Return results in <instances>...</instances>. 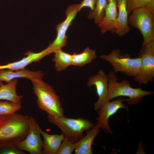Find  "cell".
I'll return each mask as SVG.
<instances>
[{
    "label": "cell",
    "instance_id": "obj_1",
    "mask_svg": "<svg viewBox=\"0 0 154 154\" xmlns=\"http://www.w3.org/2000/svg\"><path fill=\"white\" fill-rule=\"evenodd\" d=\"M29 117L15 113L0 117V148L17 146L27 136Z\"/></svg>",
    "mask_w": 154,
    "mask_h": 154
},
{
    "label": "cell",
    "instance_id": "obj_11",
    "mask_svg": "<svg viewBox=\"0 0 154 154\" xmlns=\"http://www.w3.org/2000/svg\"><path fill=\"white\" fill-rule=\"evenodd\" d=\"M90 87L95 86L98 97L97 101L94 104V109L97 110L108 99V76L102 70H99L97 73L90 76L87 84Z\"/></svg>",
    "mask_w": 154,
    "mask_h": 154
},
{
    "label": "cell",
    "instance_id": "obj_27",
    "mask_svg": "<svg viewBox=\"0 0 154 154\" xmlns=\"http://www.w3.org/2000/svg\"><path fill=\"white\" fill-rule=\"evenodd\" d=\"M108 0V2H110L111 1H113V0Z\"/></svg>",
    "mask_w": 154,
    "mask_h": 154
},
{
    "label": "cell",
    "instance_id": "obj_8",
    "mask_svg": "<svg viewBox=\"0 0 154 154\" xmlns=\"http://www.w3.org/2000/svg\"><path fill=\"white\" fill-rule=\"evenodd\" d=\"M29 118L28 134L16 146L19 149L31 154H41L43 143L40 136L42 130L33 117L30 116Z\"/></svg>",
    "mask_w": 154,
    "mask_h": 154
},
{
    "label": "cell",
    "instance_id": "obj_14",
    "mask_svg": "<svg viewBox=\"0 0 154 154\" xmlns=\"http://www.w3.org/2000/svg\"><path fill=\"white\" fill-rule=\"evenodd\" d=\"M100 126L96 123L92 128L86 131V134L74 143L75 154H92L94 140L100 132Z\"/></svg>",
    "mask_w": 154,
    "mask_h": 154
},
{
    "label": "cell",
    "instance_id": "obj_10",
    "mask_svg": "<svg viewBox=\"0 0 154 154\" xmlns=\"http://www.w3.org/2000/svg\"><path fill=\"white\" fill-rule=\"evenodd\" d=\"M124 99L123 98L120 97L113 101H108L97 110L98 116L96 119V123L100 128L106 132L111 134L113 133L108 124L110 117L121 108L128 110L127 106L123 103Z\"/></svg>",
    "mask_w": 154,
    "mask_h": 154
},
{
    "label": "cell",
    "instance_id": "obj_21",
    "mask_svg": "<svg viewBox=\"0 0 154 154\" xmlns=\"http://www.w3.org/2000/svg\"><path fill=\"white\" fill-rule=\"evenodd\" d=\"M108 2L107 0H97L94 10L88 14V18L93 19L94 22L98 24L104 17Z\"/></svg>",
    "mask_w": 154,
    "mask_h": 154
},
{
    "label": "cell",
    "instance_id": "obj_24",
    "mask_svg": "<svg viewBox=\"0 0 154 154\" xmlns=\"http://www.w3.org/2000/svg\"><path fill=\"white\" fill-rule=\"evenodd\" d=\"M74 149V143L64 138L61 143L57 154H71Z\"/></svg>",
    "mask_w": 154,
    "mask_h": 154
},
{
    "label": "cell",
    "instance_id": "obj_25",
    "mask_svg": "<svg viewBox=\"0 0 154 154\" xmlns=\"http://www.w3.org/2000/svg\"><path fill=\"white\" fill-rule=\"evenodd\" d=\"M1 154H26L24 151L19 149L16 146H8L0 148Z\"/></svg>",
    "mask_w": 154,
    "mask_h": 154
},
{
    "label": "cell",
    "instance_id": "obj_19",
    "mask_svg": "<svg viewBox=\"0 0 154 154\" xmlns=\"http://www.w3.org/2000/svg\"><path fill=\"white\" fill-rule=\"evenodd\" d=\"M97 57L96 50L87 47L80 53L72 54V65L82 66L91 62Z\"/></svg>",
    "mask_w": 154,
    "mask_h": 154
},
{
    "label": "cell",
    "instance_id": "obj_20",
    "mask_svg": "<svg viewBox=\"0 0 154 154\" xmlns=\"http://www.w3.org/2000/svg\"><path fill=\"white\" fill-rule=\"evenodd\" d=\"M54 53L52 60L55 62L54 67L57 71L65 70L72 65V54L64 52L62 48L56 50Z\"/></svg>",
    "mask_w": 154,
    "mask_h": 154
},
{
    "label": "cell",
    "instance_id": "obj_26",
    "mask_svg": "<svg viewBox=\"0 0 154 154\" xmlns=\"http://www.w3.org/2000/svg\"><path fill=\"white\" fill-rule=\"evenodd\" d=\"M97 0H83L79 4L78 10L79 11L84 7L90 8L91 11H93L95 7Z\"/></svg>",
    "mask_w": 154,
    "mask_h": 154
},
{
    "label": "cell",
    "instance_id": "obj_7",
    "mask_svg": "<svg viewBox=\"0 0 154 154\" xmlns=\"http://www.w3.org/2000/svg\"><path fill=\"white\" fill-rule=\"evenodd\" d=\"M139 56L141 62L139 70L133 78L140 84L154 81V41L142 46Z\"/></svg>",
    "mask_w": 154,
    "mask_h": 154
},
{
    "label": "cell",
    "instance_id": "obj_16",
    "mask_svg": "<svg viewBox=\"0 0 154 154\" xmlns=\"http://www.w3.org/2000/svg\"><path fill=\"white\" fill-rule=\"evenodd\" d=\"M118 8L116 32L119 36H124L130 31L128 23V14L127 8V0H117Z\"/></svg>",
    "mask_w": 154,
    "mask_h": 154
},
{
    "label": "cell",
    "instance_id": "obj_9",
    "mask_svg": "<svg viewBox=\"0 0 154 154\" xmlns=\"http://www.w3.org/2000/svg\"><path fill=\"white\" fill-rule=\"evenodd\" d=\"M79 4H74L68 6L66 11V18L56 27L57 34L55 40L48 46L51 53L65 46L67 42V30L79 12Z\"/></svg>",
    "mask_w": 154,
    "mask_h": 154
},
{
    "label": "cell",
    "instance_id": "obj_28",
    "mask_svg": "<svg viewBox=\"0 0 154 154\" xmlns=\"http://www.w3.org/2000/svg\"></svg>",
    "mask_w": 154,
    "mask_h": 154
},
{
    "label": "cell",
    "instance_id": "obj_12",
    "mask_svg": "<svg viewBox=\"0 0 154 154\" xmlns=\"http://www.w3.org/2000/svg\"><path fill=\"white\" fill-rule=\"evenodd\" d=\"M51 53L48 46L41 51L35 53L29 51L25 54L27 56L21 60L4 65H0V70L8 69L17 71L25 69L28 65L33 62H37L45 56Z\"/></svg>",
    "mask_w": 154,
    "mask_h": 154
},
{
    "label": "cell",
    "instance_id": "obj_2",
    "mask_svg": "<svg viewBox=\"0 0 154 154\" xmlns=\"http://www.w3.org/2000/svg\"><path fill=\"white\" fill-rule=\"evenodd\" d=\"M30 80L34 93L37 97V106L39 109L53 116H64L59 97L53 87L42 80Z\"/></svg>",
    "mask_w": 154,
    "mask_h": 154
},
{
    "label": "cell",
    "instance_id": "obj_18",
    "mask_svg": "<svg viewBox=\"0 0 154 154\" xmlns=\"http://www.w3.org/2000/svg\"><path fill=\"white\" fill-rule=\"evenodd\" d=\"M18 80L17 78L12 80L6 84L0 82V100H8L21 104L22 95L17 94L16 88Z\"/></svg>",
    "mask_w": 154,
    "mask_h": 154
},
{
    "label": "cell",
    "instance_id": "obj_3",
    "mask_svg": "<svg viewBox=\"0 0 154 154\" xmlns=\"http://www.w3.org/2000/svg\"><path fill=\"white\" fill-rule=\"evenodd\" d=\"M108 75L109 101L116 98L124 96L127 98L124 99V101L129 105H135L139 103L143 97L154 94L153 91L144 90L140 88L131 87L130 82L126 79L118 82L117 77L114 71L110 72Z\"/></svg>",
    "mask_w": 154,
    "mask_h": 154
},
{
    "label": "cell",
    "instance_id": "obj_13",
    "mask_svg": "<svg viewBox=\"0 0 154 154\" xmlns=\"http://www.w3.org/2000/svg\"><path fill=\"white\" fill-rule=\"evenodd\" d=\"M117 7V0H113L108 3L104 17L98 24L102 34L108 31L116 32L118 13Z\"/></svg>",
    "mask_w": 154,
    "mask_h": 154
},
{
    "label": "cell",
    "instance_id": "obj_15",
    "mask_svg": "<svg viewBox=\"0 0 154 154\" xmlns=\"http://www.w3.org/2000/svg\"><path fill=\"white\" fill-rule=\"evenodd\" d=\"M42 71H33L27 69L14 71L9 70H0V82L4 81L7 83L17 78H23L30 80H42L44 75Z\"/></svg>",
    "mask_w": 154,
    "mask_h": 154
},
{
    "label": "cell",
    "instance_id": "obj_17",
    "mask_svg": "<svg viewBox=\"0 0 154 154\" xmlns=\"http://www.w3.org/2000/svg\"><path fill=\"white\" fill-rule=\"evenodd\" d=\"M41 135L43 138L42 149L41 154H57V153L62 141L64 138L62 133L49 134L42 130Z\"/></svg>",
    "mask_w": 154,
    "mask_h": 154
},
{
    "label": "cell",
    "instance_id": "obj_5",
    "mask_svg": "<svg viewBox=\"0 0 154 154\" xmlns=\"http://www.w3.org/2000/svg\"><path fill=\"white\" fill-rule=\"evenodd\" d=\"M48 121L57 126L62 131L65 138L75 143L83 137V132L94 126L90 121L82 118H68L48 114Z\"/></svg>",
    "mask_w": 154,
    "mask_h": 154
},
{
    "label": "cell",
    "instance_id": "obj_4",
    "mask_svg": "<svg viewBox=\"0 0 154 154\" xmlns=\"http://www.w3.org/2000/svg\"><path fill=\"white\" fill-rule=\"evenodd\" d=\"M128 23L140 31L143 38L142 46L154 41V1L133 10L128 18Z\"/></svg>",
    "mask_w": 154,
    "mask_h": 154
},
{
    "label": "cell",
    "instance_id": "obj_6",
    "mask_svg": "<svg viewBox=\"0 0 154 154\" xmlns=\"http://www.w3.org/2000/svg\"><path fill=\"white\" fill-rule=\"evenodd\" d=\"M100 57L111 64L115 73L123 72L129 76H135L141 64V59L140 57L131 58L128 54L121 55L118 49L112 50L107 55H101Z\"/></svg>",
    "mask_w": 154,
    "mask_h": 154
},
{
    "label": "cell",
    "instance_id": "obj_22",
    "mask_svg": "<svg viewBox=\"0 0 154 154\" xmlns=\"http://www.w3.org/2000/svg\"><path fill=\"white\" fill-rule=\"evenodd\" d=\"M21 108L20 104L8 100L0 101V116L15 113Z\"/></svg>",
    "mask_w": 154,
    "mask_h": 154
},
{
    "label": "cell",
    "instance_id": "obj_23",
    "mask_svg": "<svg viewBox=\"0 0 154 154\" xmlns=\"http://www.w3.org/2000/svg\"><path fill=\"white\" fill-rule=\"evenodd\" d=\"M154 0H127V8L128 15L134 10L147 6Z\"/></svg>",
    "mask_w": 154,
    "mask_h": 154
}]
</instances>
